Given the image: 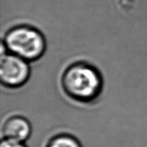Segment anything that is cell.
Segmentation results:
<instances>
[{"instance_id":"obj_3","label":"cell","mask_w":147,"mask_h":147,"mask_svg":"<svg viewBox=\"0 0 147 147\" xmlns=\"http://www.w3.org/2000/svg\"><path fill=\"white\" fill-rule=\"evenodd\" d=\"M29 62L2 48L0 81L6 88L18 89L26 85L30 77Z\"/></svg>"},{"instance_id":"obj_1","label":"cell","mask_w":147,"mask_h":147,"mask_svg":"<svg viewBox=\"0 0 147 147\" xmlns=\"http://www.w3.org/2000/svg\"><path fill=\"white\" fill-rule=\"evenodd\" d=\"M61 86L69 98L82 104L94 103L101 95L104 80L100 70L84 61L73 63L64 70Z\"/></svg>"},{"instance_id":"obj_6","label":"cell","mask_w":147,"mask_h":147,"mask_svg":"<svg viewBox=\"0 0 147 147\" xmlns=\"http://www.w3.org/2000/svg\"><path fill=\"white\" fill-rule=\"evenodd\" d=\"M0 147H27L23 142H18L14 141L3 138L0 143Z\"/></svg>"},{"instance_id":"obj_5","label":"cell","mask_w":147,"mask_h":147,"mask_svg":"<svg viewBox=\"0 0 147 147\" xmlns=\"http://www.w3.org/2000/svg\"><path fill=\"white\" fill-rule=\"evenodd\" d=\"M45 147H82V146L74 135L62 133L50 138Z\"/></svg>"},{"instance_id":"obj_2","label":"cell","mask_w":147,"mask_h":147,"mask_svg":"<svg viewBox=\"0 0 147 147\" xmlns=\"http://www.w3.org/2000/svg\"><path fill=\"white\" fill-rule=\"evenodd\" d=\"M47 48L45 36L29 25H18L7 30L2 48L25 60L35 62L44 55Z\"/></svg>"},{"instance_id":"obj_4","label":"cell","mask_w":147,"mask_h":147,"mask_svg":"<svg viewBox=\"0 0 147 147\" xmlns=\"http://www.w3.org/2000/svg\"><path fill=\"white\" fill-rule=\"evenodd\" d=\"M32 134V126L28 119L22 115H11L4 121L2 127L3 138L23 142Z\"/></svg>"}]
</instances>
